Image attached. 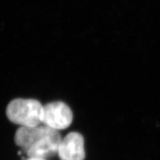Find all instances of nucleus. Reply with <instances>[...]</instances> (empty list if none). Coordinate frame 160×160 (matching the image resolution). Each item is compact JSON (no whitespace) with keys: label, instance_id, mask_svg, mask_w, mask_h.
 I'll use <instances>...</instances> for the list:
<instances>
[{"label":"nucleus","instance_id":"1","mask_svg":"<svg viewBox=\"0 0 160 160\" xmlns=\"http://www.w3.org/2000/svg\"><path fill=\"white\" fill-rule=\"evenodd\" d=\"M14 139L28 157L46 159L58 153L62 137L58 131L40 125L32 128L20 127Z\"/></svg>","mask_w":160,"mask_h":160},{"label":"nucleus","instance_id":"2","mask_svg":"<svg viewBox=\"0 0 160 160\" xmlns=\"http://www.w3.org/2000/svg\"><path fill=\"white\" fill-rule=\"evenodd\" d=\"M43 106L37 99L18 98L8 105L6 116L20 127H36L42 123Z\"/></svg>","mask_w":160,"mask_h":160},{"label":"nucleus","instance_id":"3","mask_svg":"<svg viewBox=\"0 0 160 160\" xmlns=\"http://www.w3.org/2000/svg\"><path fill=\"white\" fill-rule=\"evenodd\" d=\"M73 121L72 109L62 102H53L43 106L42 124L56 131L67 129Z\"/></svg>","mask_w":160,"mask_h":160},{"label":"nucleus","instance_id":"4","mask_svg":"<svg viewBox=\"0 0 160 160\" xmlns=\"http://www.w3.org/2000/svg\"><path fill=\"white\" fill-rule=\"evenodd\" d=\"M58 154L61 160H84L86 158L84 138L78 132H70L62 139Z\"/></svg>","mask_w":160,"mask_h":160},{"label":"nucleus","instance_id":"5","mask_svg":"<svg viewBox=\"0 0 160 160\" xmlns=\"http://www.w3.org/2000/svg\"><path fill=\"white\" fill-rule=\"evenodd\" d=\"M26 160H46V159L40 158H36V157H29Z\"/></svg>","mask_w":160,"mask_h":160}]
</instances>
